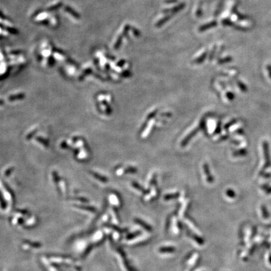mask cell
<instances>
[{
  "mask_svg": "<svg viewBox=\"0 0 271 271\" xmlns=\"http://www.w3.org/2000/svg\"><path fill=\"white\" fill-rule=\"evenodd\" d=\"M262 148H263V152L264 156V159H265V164L262 168L261 171L259 173V175L262 176L264 173V171L268 168L271 166V159L270 156V152H269V144L268 143L265 141L262 143Z\"/></svg>",
  "mask_w": 271,
  "mask_h": 271,
  "instance_id": "6da1fadb",
  "label": "cell"
},
{
  "mask_svg": "<svg viewBox=\"0 0 271 271\" xmlns=\"http://www.w3.org/2000/svg\"><path fill=\"white\" fill-rule=\"evenodd\" d=\"M236 122H237V120H233V121H232V122L229 123H228V124L227 125V126H225V128H229L230 126H232V124H233L234 123H236Z\"/></svg>",
  "mask_w": 271,
  "mask_h": 271,
  "instance_id": "52a82bcc",
  "label": "cell"
},
{
  "mask_svg": "<svg viewBox=\"0 0 271 271\" xmlns=\"http://www.w3.org/2000/svg\"><path fill=\"white\" fill-rule=\"evenodd\" d=\"M174 248L173 247H162L159 249L160 252L162 253H170L174 252Z\"/></svg>",
  "mask_w": 271,
  "mask_h": 271,
  "instance_id": "277c9868",
  "label": "cell"
},
{
  "mask_svg": "<svg viewBox=\"0 0 271 271\" xmlns=\"http://www.w3.org/2000/svg\"><path fill=\"white\" fill-rule=\"evenodd\" d=\"M139 234H140V232H135V233H133V234L129 235V236L128 237V239H132V238H134V237H136V236H137V235H139Z\"/></svg>",
  "mask_w": 271,
  "mask_h": 271,
  "instance_id": "8992f818",
  "label": "cell"
},
{
  "mask_svg": "<svg viewBox=\"0 0 271 271\" xmlns=\"http://www.w3.org/2000/svg\"><path fill=\"white\" fill-rule=\"evenodd\" d=\"M227 194L228 196H230V197H232V198H233L235 197V195H236V193H235V192L232 190H228L227 191Z\"/></svg>",
  "mask_w": 271,
  "mask_h": 271,
  "instance_id": "5b68a950",
  "label": "cell"
},
{
  "mask_svg": "<svg viewBox=\"0 0 271 271\" xmlns=\"http://www.w3.org/2000/svg\"><path fill=\"white\" fill-rule=\"evenodd\" d=\"M136 222L137 223V224H139L140 225H142V227H143L144 228H145V229H146L147 230L149 231L150 230H151V228L150 227V226H149L148 225H147L146 224H145V223H144V222H143L142 220H136Z\"/></svg>",
  "mask_w": 271,
  "mask_h": 271,
  "instance_id": "3957f363",
  "label": "cell"
},
{
  "mask_svg": "<svg viewBox=\"0 0 271 271\" xmlns=\"http://www.w3.org/2000/svg\"><path fill=\"white\" fill-rule=\"evenodd\" d=\"M247 151L244 149L239 150V151H237L233 153V155H237V156H244L247 155Z\"/></svg>",
  "mask_w": 271,
  "mask_h": 271,
  "instance_id": "7a4b0ae2",
  "label": "cell"
},
{
  "mask_svg": "<svg viewBox=\"0 0 271 271\" xmlns=\"http://www.w3.org/2000/svg\"><path fill=\"white\" fill-rule=\"evenodd\" d=\"M265 190H266V192L267 193H271V187H269V188L266 189Z\"/></svg>",
  "mask_w": 271,
  "mask_h": 271,
  "instance_id": "9c48e42d",
  "label": "cell"
},
{
  "mask_svg": "<svg viewBox=\"0 0 271 271\" xmlns=\"http://www.w3.org/2000/svg\"><path fill=\"white\" fill-rule=\"evenodd\" d=\"M228 99H229L232 100V99L234 98V95H233V94H232V93H231V94L230 93V94H228Z\"/></svg>",
  "mask_w": 271,
  "mask_h": 271,
  "instance_id": "ba28073f",
  "label": "cell"
}]
</instances>
